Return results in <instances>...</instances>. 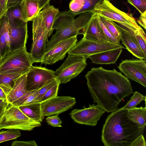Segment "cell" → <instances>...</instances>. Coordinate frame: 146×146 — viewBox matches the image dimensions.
<instances>
[{
    "instance_id": "obj_23",
    "label": "cell",
    "mask_w": 146,
    "mask_h": 146,
    "mask_svg": "<svg viewBox=\"0 0 146 146\" xmlns=\"http://www.w3.org/2000/svg\"><path fill=\"white\" fill-rule=\"evenodd\" d=\"M18 107L26 116L35 121L41 123L44 117L42 115L41 103H35Z\"/></svg>"
},
{
    "instance_id": "obj_8",
    "label": "cell",
    "mask_w": 146,
    "mask_h": 146,
    "mask_svg": "<svg viewBox=\"0 0 146 146\" xmlns=\"http://www.w3.org/2000/svg\"><path fill=\"white\" fill-rule=\"evenodd\" d=\"M87 58L85 56L68 54L62 65L55 71L56 79L61 83H66L79 75L85 68Z\"/></svg>"
},
{
    "instance_id": "obj_38",
    "label": "cell",
    "mask_w": 146,
    "mask_h": 146,
    "mask_svg": "<svg viewBox=\"0 0 146 146\" xmlns=\"http://www.w3.org/2000/svg\"><path fill=\"white\" fill-rule=\"evenodd\" d=\"M4 34L5 36L7 48L9 52H10V37L9 31L7 17L5 19V23Z\"/></svg>"
},
{
    "instance_id": "obj_49",
    "label": "cell",
    "mask_w": 146,
    "mask_h": 146,
    "mask_svg": "<svg viewBox=\"0 0 146 146\" xmlns=\"http://www.w3.org/2000/svg\"><path fill=\"white\" fill-rule=\"evenodd\" d=\"M7 0H6V3H7Z\"/></svg>"
},
{
    "instance_id": "obj_43",
    "label": "cell",
    "mask_w": 146,
    "mask_h": 146,
    "mask_svg": "<svg viewBox=\"0 0 146 146\" xmlns=\"http://www.w3.org/2000/svg\"><path fill=\"white\" fill-rule=\"evenodd\" d=\"M23 0H7L6 3L7 10L11 7L20 4Z\"/></svg>"
},
{
    "instance_id": "obj_1",
    "label": "cell",
    "mask_w": 146,
    "mask_h": 146,
    "mask_svg": "<svg viewBox=\"0 0 146 146\" xmlns=\"http://www.w3.org/2000/svg\"><path fill=\"white\" fill-rule=\"evenodd\" d=\"M85 77L94 102L108 113L117 109L121 100L133 92L128 79L115 69L93 67Z\"/></svg>"
},
{
    "instance_id": "obj_30",
    "label": "cell",
    "mask_w": 146,
    "mask_h": 146,
    "mask_svg": "<svg viewBox=\"0 0 146 146\" xmlns=\"http://www.w3.org/2000/svg\"><path fill=\"white\" fill-rule=\"evenodd\" d=\"M21 135L19 129H9L0 131V143L16 139Z\"/></svg>"
},
{
    "instance_id": "obj_24",
    "label": "cell",
    "mask_w": 146,
    "mask_h": 146,
    "mask_svg": "<svg viewBox=\"0 0 146 146\" xmlns=\"http://www.w3.org/2000/svg\"><path fill=\"white\" fill-rule=\"evenodd\" d=\"M26 73L18 72L0 74V87L3 89L7 96L13 86L16 80Z\"/></svg>"
},
{
    "instance_id": "obj_29",
    "label": "cell",
    "mask_w": 146,
    "mask_h": 146,
    "mask_svg": "<svg viewBox=\"0 0 146 146\" xmlns=\"http://www.w3.org/2000/svg\"><path fill=\"white\" fill-rule=\"evenodd\" d=\"M146 98V96L143 95L139 92L135 91L129 101L122 108L124 109L128 110L136 107L143 101H144L145 104Z\"/></svg>"
},
{
    "instance_id": "obj_32",
    "label": "cell",
    "mask_w": 146,
    "mask_h": 146,
    "mask_svg": "<svg viewBox=\"0 0 146 146\" xmlns=\"http://www.w3.org/2000/svg\"><path fill=\"white\" fill-rule=\"evenodd\" d=\"M58 82H59L56 78L54 79L47 82L38 90L36 103H39L40 100L45 93Z\"/></svg>"
},
{
    "instance_id": "obj_34",
    "label": "cell",
    "mask_w": 146,
    "mask_h": 146,
    "mask_svg": "<svg viewBox=\"0 0 146 146\" xmlns=\"http://www.w3.org/2000/svg\"><path fill=\"white\" fill-rule=\"evenodd\" d=\"M127 1L135 7L141 14L146 11V0H127Z\"/></svg>"
},
{
    "instance_id": "obj_14",
    "label": "cell",
    "mask_w": 146,
    "mask_h": 146,
    "mask_svg": "<svg viewBox=\"0 0 146 146\" xmlns=\"http://www.w3.org/2000/svg\"><path fill=\"white\" fill-rule=\"evenodd\" d=\"M76 103L74 98L69 96H56L41 103L44 117L59 114L72 108Z\"/></svg>"
},
{
    "instance_id": "obj_35",
    "label": "cell",
    "mask_w": 146,
    "mask_h": 146,
    "mask_svg": "<svg viewBox=\"0 0 146 146\" xmlns=\"http://www.w3.org/2000/svg\"><path fill=\"white\" fill-rule=\"evenodd\" d=\"M97 17L99 24L103 31L106 36L109 40L111 42L116 44H120L119 43L120 42L109 31L100 20L99 19L98 17V14Z\"/></svg>"
},
{
    "instance_id": "obj_27",
    "label": "cell",
    "mask_w": 146,
    "mask_h": 146,
    "mask_svg": "<svg viewBox=\"0 0 146 146\" xmlns=\"http://www.w3.org/2000/svg\"><path fill=\"white\" fill-rule=\"evenodd\" d=\"M98 16L109 31L120 42L121 30L115 23L103 17Z\"/></svg>"
},
{
    "instance_id": "obj_6",
    "label": "cell",
    "mask_w": 146,
    "mask_h": 146,
    "mask_svg": "<svg viewBox=\"0 0 146 146\" xmlns=\"http://www.w3.org/2000/svg\"><path fill=\"white\" fill-rule=\"evenodd\" d=\"M41 122L35 121L26 116L18 106L9 104L0 120L1 129H17L31 131L41 126Z\"/></svg>"
},
{
    "instance_id": "obj_12",
    "label": "cell",
    "mask_w": 146,
    "mask_h": 146,
    "mask_svg": "<svg viewBox=\"0 0 146 146\" xmlns=\"http://www.w3.org/2000/svg\"><path fill=\"white\" fill-rule=\"evenodd\" d=\"M105 111L94 104H89L88 108L84 106L83 109H74L69 113L76 123L92 126H96Z\"/></svg>"
},
{
    "instance_id": "obj_41",
    "label": "cell",
    "mask_w": 146,
    "mask_h": 146,
    "mask_svg": "<svg viewBox=\"0 0 146 146\" xmlns=\"http://www.w3.org/2000/svg\"><path fill=\"white\" fill-rule=\"evenodd\" d=\"M146 11L141 14L139 18L137 20L138 23L145 29H146Z\"/></svg>"
},
{
    "instance_id": "obj_13",
    "label": "cell",
    "mask_w": 146,
    "mask_h": 146,
    "mask_svg": "<svg viewBox=\"0 0 146 146\" xmlns=\"http://www.w3.org/2000/svg\"><path fill=\"white\" fill-rule=\"evenodd\" d=\"M56 78L54 71L40 66L31 67L27 74V91L38 90L49 81Z\"/></svg>"
},
{
    "instance_id": "obj_42",
    "label": "cell",
    "mask_w": 146,
    "mask_h": 146,
    "mask_svg": "<svg viewBox=\"0 0 146 146\" xmlns=\"http://www.w3.org/2000/svg\"><path fill=\"white\" fill-rule=\"evenodd\" d=\"M7 11L6 0H0V19Z\"/></svg>"
},
{
    "instance_id": "obj_48",
    "label": "cell",
    "mask_w": 146,
    "mask_h": 146,
    "mask_svg": "<svg viewBox=\"0 0 146 146\" xmlns=\"http://www.w3.org/2000/svg\"><path fill=\"white\" fill-rule=\"evenodd\" d=\"M1 128L0 127V131L1 130Z\"/></svg>"
},
{
    "instance_id": "obj_50",
    "label": "cell",
    "mask_w": 146,
    "mask_h": 146,
    "mask_svg": "<svg viewBox=\"0 0 146 146\" xmlns=\"http://www.w3.org/2000/svg\"><path fill=\"white\" fill-rule=\"evenodd\" d=\"M108 0V1H110V0Z\"/></svg>"
},
{
    "instance_id": "obj_2",
    "label": "cell",
    "mask_w": 146,
    "mask_h": 146,
    "mask_svg": "<svg viewBox=\"0 0 146 146\" xmlns=\"http://www.w3.org/2000/svg\"><path fill=\"white\" fill-rule=\"evenodd\" d=\"M127 110L117 108L106 118L102 131L101 140L105 146H131L143 135L145 126H140L130 119Z\"/></svg>"
},
{
    "instance_id": "obj_16",
    "label": "cell",
    "mask_w": 146,
    "mask_h": 146,
    "mask_svg": "<svg viewBox=\"0 0 146 146\" xmlns=\"http://www.w3.org/2000/svg\"><path fill=\"white\" fill-rule=\"evenodd\" d=\"M82 35L84 38L88 40L98 42H110L103 33L99 23L97 14L95 12L83 29Z\"/></svg>"
},
{
    "instance_id": "obj_28",
    "label": "cell",
    "mask_w": 146,
    "mask_h": 146,
    "mask_svg": "<svg viewBox=\"0 0 146 146\" xmlns=\"http://www.w3.org/2000/svg\"><path fill=\"white\" fill-rule=\"evenodd\" d=\"M6 18V13L0 19V51L2 59L9 52L7 48L4 34V24Z\"/></svg>"
},
{
    "instance_id": "obj_11",
    "label": "cell",
    "mask_w": 146,
    "mask_h": 146,
    "mask_svg": "<svg viewBox=\"0 0 146 146\" xmlns=\"http://www.w3.org/2000/svg\"><path fill=\"white\" fill-rule=\"evenodd\" d=\"M7 21L10 37V52L26 46L28 37L27 22L19 19Z\"/></svg>"
},
{
    "instance_id": "obj_21",
    "label": "cell",
    "mask_w": 146,
    "mask_h": 146,
    "mask_svg": "<svg viewBox=\"0 0 146 146\" xmlns=\"http://www.w3.org/2000/svg\"><path fill=\"white\" fill-rule=\"evenodd\" d=\"M20 5L24 20L27 22L32 21L41 10L36 0H23Z\"/></svg>"
},
{
    "instance_id": "obj_15",
    "label": "cell",
    "mask_w": 146,
    "mask_h": 146,
    "mask_svg": "<svg viewBox=\"0 0 146 146\" xmlns=\"http://www.w3.org/2000/svg\"><path fill=\"white\" fill-rule=\"evenodd\" d=\"M77 41V36H76L59 42L51 49L45 52L40 64L51 65L63 59Z\"/></svg>"
},
{
    "instance_id": "obj_20",
    "label": "cell",
    "mask_w": 146,
    "mask_h": 146,
    "mask_svg": "<svg viewBox=\"0 0 146 146\" xmlns=\"http://www.w3.org/2000/svg\"><path fill=\"white\" fill-rule=\"evenodd\" d=\"M43 23L48 37L52 34L53 26L60 11L58 9L50 4L46 5L40 11Z\"/></svg>"
},
{
    "instance_id": "obj_18",
    "label": "cell",
    "mask_w": 146,
    "mask_h": 146,
    "mask_svg": "<svg viewBox=\"0 0 146 146\" xmlns=\"http://www.w3.org/2000/svg\"><path fill=\"white\" fill-rule=\"evenodd\" d=\"M123 48H118L104 51L89 56L92 63L98 64H114L121 54Z\"/></svg>"
},
{
    "instance_id": "obj_44",
    "label": "cell",
    "mask_w": 146,
    "mask_h": 146,
    "mask_svg": "<svg viewBox=\"0 0 146 146\" xmlns=\"http://www.w3.org/2000/svg\"><path fill=\"white\" fill-rule=\"evenodd\" d=\"M39 3L41 9H42L46 5L49 3L50 0H36Z\"/></svg>"
},
{
    "instance_id": "obj_17",
    "label": "cell",
    "mask_w": 146,
    "mask_h": 146,
    "mask_svg": "<svg viewBox=\"0 0 146 146\" xmlns=\"http://www.w3.org/2000/svg\"><path fill=\"white\" fill-rule=\"evenodd\" d=\"M121 29L120 40L126 49L137 58L146 60V56L143 53L134 35V33L136 31H134Z\"/></svg>"
},
{
    "instance_id": "obj_46",
    "label": "cell",
    "mask_w": 146,
    "mask_h": 146,
    "mask_svg": "<svg viewBox=\"0 0 146 146\" xmlns=\"http://www.w3.org/2000/svg\"><path fill=\"white\" fill-rule=\"evenodd\" d=\"M2 59V58L1 55L0 51V61H1Z\"/></svg>"
},
{
    "instance_id": "obj_19",
    "label": "cell",
    "mask_w": 146,
    "mask_h": 146,
    "mask_svg": "<svg viewBox=\"0 0 146 146\" xmlns=\"http://www.w3.org/2000/svg\"><path fill=\"white\" fill-rule=\"evenodd\" d=\"M102 0H72L69 4L70 10L76 16L94 12L95 7Z\"/></svg>"
},
{
    "instance_id": "obj_45",
    "label": "cell",
    "mask_w": 146,
    "mask_h": 146,
    "mask_svg": "<svg viewBox=\"0 0 146 146\" xmlns=\"http://www.w3.org/2000/svg\"><path fill=\"white\" fill-rule=\"evenodd\" d=\"M0 96L4 100H7V96L3 89L0 87Z\"/></svg>"
},
{
    "instance_id": "obj_5",
    "label": "cell",
    "mask_w": 146,
    "mask_h": 146,
    "mask_svg": "<svg viewBox=\"0 0 146 146\" xmlns=\"http://www.w3.org/2000/svg\"><path fill=\"white\" fill-rule=\"evenodd\" d=\"M26 47L7 53L0 61V74L27 73L33 63Z\"/></svg>"
},
{
    "instance_id": "obj_22",
    "label": "cell",
    "mask_w": 146,
    "mask_h": 146,
    "mask_svg": "<svg viewBox=\"0 0 146 146\" xmlns=\"http://www.w3.org/2000/svg\"><path fill=\"white\" fill-rule=\"evenodd\" d=\"M27 73L16 80L13 86L7 95V100L9 104H12L19 98L27 91L26 88Z\"/></svg>"
},
{
    "instance_id": "obj_40",
    "label": "cell",
    "mask_w": 146,
    "mask_h": 146,
    "mask_svg": "<svg viewBox=\"0 0 146 146\" xmlns=\"http://www.w3.org/2000/svg\"><path fill=\"white\" fill-rule=\"evenodd\" d=\"M146 144L143 135H141L134 140L131 146H145Z\"/></svg>"
},
{
    "instance_id": "obj_26",
    "label": "cell",
    "mask_w": 146,
    "mask_h": 146,
    "mask_svg": "<svg viewBox=\"0 0 146 146\" xmlns=\"http://www.w3.org/2000/svg\"><path fill=\"white\" fill-rule=\"evenodd\" d=\"M38 90L27 91L22 96L11 104L19 106L36 103Z\"/></svg>"
},
{
    "instance_id": "obj_10",
    "label": "cell",
    "mask_w": 146,
    "mask_h": 146,
    "mask_svg": "<svg viewBox=\"0 0 146 146\" xmlns=\"http://www.w3.org/2000/svg\"><path fill=\"white\" fill-rule=\"evenodd\" d=\"M118 67L127 78L146 88V60L125 59L122 61Z\"/></svg>"
},
{
    "instance_id": "obj_31",
    "label": "cell",
    "mask_w": 146,
    "mask_h": 146,
    "mask_svg": "<svg viewBox=\"0 0 146 146\" xmlns=\"http://www.w3.org/2000/svg\"><path fill=\"white\" fill-rule=\"evenodd\" d=\"M6 15L8 20L19 19L24 21L22 14L20 4L7 9Z\"/></svg>"
},
{
    "instance_id": "obj_37",
    "label": "cell",
    "mask_w": 146,
    "mask_h": 146,
    "mask_svg": "<svg viewBox=\"0 0 146 146\" xmlns=\"http://www.w3.org/2000/svg\"><path fill=\"white\" fill-rule=\"evenodd\" d=\"M12 146H37L35 141H13L11 145Z\"/></svg>"
},
{
    "instance_id": "obj_36",
    "label": "cell",
    "mask_w": 146,
    "mask_h": 146,
    "mask_svg": "<svg viewBox=\"0 0 146 146\" xmlns=\"http://www.w3.org/2000/svg\"><path fill=\"white\" fill-rule=\"evenodd\" d=\"M47 124L54 127H62V121L58 114L48 116L46 119Z\"/></svg>"
},
{
    "instance_id": "obj_39",
    "label": "cell",
    "mask_w": 146,
    "mask_h": 146,
    "mask_svg": "<svg viewBox=\"0 0 146 146\" xmlns=\"http://www.w3.org/2000/svg\"><path fill=\"white\" fill-rule=\"evenodd\" d=\"M9 104L7 100L0 99V120L3 117Z\"/></svg>"
},
{
    "instance_id": "obj_7",
    "label": "cell",
    "mask_w": 146,
    "mask_h": 146,
    "mask_svg": "<svg viewBox=\"0 0 146 146\" xmlns=\"http://www.w3.org/2000/svg\"><path fill=\"white\" fill-rule=\"evenodd\" d=\"M32 21L33 42L30 53L33 63L41 62L45 52L48 37L40 11Z\"/></svg>"
},
{
    "instance_id": "obj_4",
    "label": "cell",
    "mask_w": 146,
    "mask_h": 146,
    "mask_svg": "<svg viewBox=\"0 0 146 146\" xmlns=\"http://www.w3.org/2000/svg\"><path fill=\"white\" fill-rule=\"evenodd\" d=\"M94 12L99 15L114 22L121 28L134 31L142 29L131 14L126 13L117 8L109 1L102 0L95 7Z\"/></svg>"
},
{
    "instance_id": "obj_3",
    "label": "cell",
    "mask_w": 146,
    "mask_h": 146,
    "mask_svg": "<svg viewBox=\"0 0 146 146\" xmlns=\"http://www.w3.org/2000/svg\"><path fill=\"white\" fill-rule=\"evenodd\" d=\"M94 12L79 15L76 18L70 10L60 12L57 16L53 26L55 33L48 41L45 52L51 49L60 41L82 35L83 31L94 15Z\"/></svg>"
},
{
    "instance_id": "obj_33",
    "label": "cell",
    "mask_w": 146,
    "mask_h": 146,
    "mask_svg": "<svg viewBox=\"0 0 146 146\" xmlns=\"http://www.w3.org/2000/svg\"><path fill=\"white\" fill-rule=\"evenodd\" d=\"M60 84V82H58L47 91L43 95L40 100L39 103H41L53 98L57 96L59 86Z\"/></svg>"
},
{
    "instance_id": "obj_9",
    "label": "cell",
    "mask_w": 146,
    "mask_h": 146,
    "mask_svg": "<svg viewBox=\"0 0 146 146\" xmlns=\"http://www.w3.org/2000/svg\"><path fill=\"white\" fill-rule=\"evenodd\" d=\"M124 48L120 44L110 42H102L88 40L84 37L68 52V54L79 55L87 58L92 54L118 48Z\"/></svg>"
},
{
    "instance_id": "obj_47",
    "label": "cell",
    "mask_w": 146,
    "mask_h": 146,
    "mask_svg": "<svg viewBox=\"0 0 146 146\" xmlns=\"http://www.w3.org/2000/svg\"><path fill=\"white\" fill-rule=\"evenodd\" d=\"M2 99L1 98V96H0V99Z\"/></svg>"
},
{
    "instance_id": "obj_25",
    "label": "cell",
    "mask_w": 146,
    "mask_h": 146,
    "mask_svg": "<svg viewBox=\"0 0 146 146\" xmlns=\"http://www.w3.org/2000/svg\"><path fill=\"white\" fill-rule=\"evenodd\" d=\"M127 114L130 119L139 125L146 126V106L136 107L127 110Z\"/></svg>"
}]
</instances>
